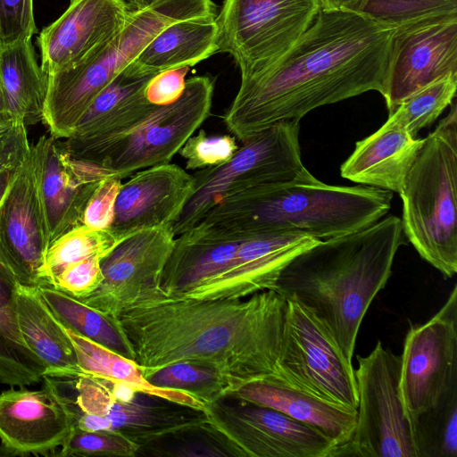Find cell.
<instances>
[{"label": "cell", "mask_w": 457, "mask_h": 457, "mask_svg": "<svg viewBox=\"0 0 457 457\" xmlns=\"http://www.w3.org/2000/svg\"><path fill=\"white\" fill-rule=\"evenodd\" d=\"M396 28L349 9H321L267 69L240 81L222 115L241 143L284 120L375 90L386 94Z\"/></svg>", "instance_id": "obj_1"}, {"label": "cell", "mask_w": 457, "mask_h": 457, "mask_svg": "<svg viewBox=\"0 0 457 457\" xmlns=\"http://www.w3.org/2000/svg\"><path fill=\"white\" fill-rule=\"evenodd\" d=\"M287 298L275 289L237 299L165 296L114 319L144 377L177 361L218 370L233 392L278 377ZM232 392V393H233Z\"/></svg>", "instance_id": "obj_2"}, {"label": "cell", "mask_w": 457, "mask_h": 457, "mask_svg": "<svg viewBox=\"0 0 457 457\" xmlns=\"http://www.w3.org/2000/svg\"><path fill=\"white\" fill-rule=\"evenodd\" d=\"M404 237L401 219L390 215L361 230L320 240L285 266L274 289L310 309L352 362L362 320L386 287Z\"/></svg>", "instance_id": "obj_3"}, {"label": "cell", "mask_w": 457, "mask_h": 457, "mask_svg": "<svg viewBox=\"0 0 457 457\" xmlns=\"http://www.w3.org/2000/svg\"><path fill=\"white\" fill-rule=\"evenodd\" d=\"M392 199L388 190L332 186L313 176L229 195L195 225L237 240L278 232L302 233L325 240L376 223L388 212Z\"/></svg>", "instance_id": "obj_4"}, {"label": "cell", "mask_w": 457, "mask_h": 457, "mask_svg": "<svg viewBox=\"0 0 457 457\" xmlns=\"http://www.w3.org/2000/svg\"><path fill=\"white\" fill-rule=\"evenodd\" d=\"M403 230L445 277L457 272V106L427 137L399 194Z\"/></svg>", "instance_id": "obj_5"}, {"label": "cell", "mask_w": 457, "mask_h": 457, "mask_svg": "<svg viewBox=\"0 0 457 457\" xmlns=\"http://www.w3.org/2000/svg\"><path fill=\"white\" fill-rule=\"evenodd\" d=\"M43 381L65 410L71 425L81 414L97 416L106 422L107 431L117 432L141 448L207 426L203 411L87 374L46 375Z\"/></svg>", "instance_id": "obj_6"}, {"label": "cell", "mask_w": 457, "mask_h": 457, "mask_svg": "<svg viewBox=\"0 0 457 457\" xmlns=\"http://www.w3.org/2000/svg\"><path fill=\"white\" fill-rule=\"evenodd\" d=\"M298 120L278 122L242 143L233 157L193 174L195 191L178 220L175 236L194 225L224 198L255 187L308 179L313 175L302 162Z\"/></svg>", "instance_id": "obj_7"}, {"label": "cell", "mask_w": 457, "mask_h": 457, "mask_svg": "<svg viewBox=\"0 0 457 457\" xmlns=\"http://www.w3.org/2000/svg\"><path fill=\"white\" fill-rule=\"evenodd\" d=\"M357 361L355 428L333 457H418L400 394L401 355L378 340L368 355H357Z\"/></svg>", "instance_id": "obj_8"}, {"label": "cell", "mask_w": 457, "mask_h": 457, "mask_svg": "<svg viewBox=\"0 0 457 457\" xmlns=\"http://www.w3.org/2000/svg\"><path fill=\"white\" fill-rule=\"evenodd\" d=\"M321 0H224L215 18L219 53L248 80L273 63L310 28Z\"/></svg>", "instance_id": "obj_9"}, {"label": "cell", "mask_w": 457, "mask_h": 457, "mask_svg": "<svg viewBox=\"0 0 457 457\" xmlns=\"http://www.w3.org/2000/svg\"><path fill=\"white\" fill-rule=\"evenodd\" d=\"M206 431L235 457H333L322 433L270 407L233 395L206 403Z\"/></svg>", "instance_id": "obj_10"}, {"label": "cell", "mask_w": 457, "mask_h": 457, "mask_svg": "<svg viewBox=\"0 0 457 457\" xmlns=\"http://www.w3.org/2000/svg\"><path fill=\"white\" fill-rule=\"evenodd\" d=\"M279 374L324 401L357 409L354 369L325 324L306 306L287 298Z\"/></svg>", "instance_id": "obj_11"}, {"label": "cell", "mask_w": 457, "mask_h": 457, "mask_svg": "<svg viewBox=\"0 0 457 457\" xmlns=\"http://www.w3.org/2000/svg\"><path fill=\"white\" fill-rule=\"evenodd\" d=\"M213 91L211 77L190 78L178 100L158 106L133 130L109 145L96 165L123 179L141 169L170 162L210 116Z\"/></svg>", "instance_id": "obj_12"}, {"label": "cell", "mask_w": 457, "mask_h": 457, "mask_svg": "<svg viewBox=\"0 0 457 457\" xmlns=\"http://www.w3.org/2000/svg\"><path fill=\"white\" fill-rule=\"evenodd\" d=\"M457 388V286L440 310L411 325L401 354L400 394L408 418L437 405Z\"/></svg>", "instance_id": "obj_13"}, {"label": "cell", "mask_w": 457, "mask_h": 457, "mask_svg": "<svg viewBox=\"0 0 457 457\" xmlns=\"http://www.w3.org/2000/svg\"><path fill=\"white\" fill-rule=\"evenodd\" d=\"M172 224L141 229L102 259L103 281L79 300L115 319L123 310L168 296L162 278L175 242Z\"/></svg>", "instance_id": "obj_14"}, {"label": "cell", "mask_w": 457, "mask_h": 457, "mask_svg": "<svg viewBox=\"0 0 457 457\" xmlns=\"http://www.w3.org/2000/svg\"><path fill=\"white\" fill-rule=\"evenodd\" d=\"M457 76V14L398 28L385 98L388 114L418 90Z\"/></svg>", "instance_id": "obj_15"}, {"label": "cell", "mask_w": 457, "mask_h": 457, "mask_svg": "<svg viewBox=\"0 0 457 457\" xmlns=\"http://www.w3.org/2000/svg\"><path fill=\"white\" fill-rule=\"evenodd\" d=\"M131 11L125 0H70L37 37L42 70L52 75L94 58L122 30Z\"/></svg>", "instance_id": "obj_16"}, {"label": "cell", "mask_w": 457, "mask_h": 457, "mask_svg": "<svg viewBox=\"0 0 457 457\" xmlns=\"http://www.w3.org/2000/svg\"><path fill=\"white\" fill-rule=\"evenodd\" d=\"M37 191L49 243L82 224L86 206L110 171L73 158L64 142L41 136L31 145Z\"/></svg>", "instance_id": "obj_17"}, {"label": "cell", "mask_w": 457, "mask_h": 457, "mask_svg": "<svg viewBox=\"0 0 457 457\" xmlns=\"http://www.w3.org/2000/svg\"><path fill=\"white\" fill-rule=\"evenodd\" d=\"M49 245L30 145L0 205V262L21 284L37 286Z\"/></svg>", "instance_id": "obj_18"}, {"label": "cell", "mask_w": 457, "mask_h": 457, "mask_svg": "<svg viewBox=\"0 0 457 457\" xmlns=\"http://www.w3.org/2000/svg\"><path fill=\"white\" fill-rule=\"evenodd\" d=\"M154 75L124 68L95 98L64 145L75 159L96 164L102 153L126 136L159 105L145 95Z\"/></svg>", "instance_id": "obj_19"}, {"label": "cell", "mask_w": 457, "mask_h": 457, "mask_svg": "<svg viewBox=\"0 0 457 457\" xmlns=\"http://www.w3.org/2000/svg\"><path fill=\"white\" fill-rule=\"evenodd\" d=\"M128 178L109 228L118 242L141 229L172 224L195 191L193 175L175 163L141 169Z\"/></svg>", "instance_id": "obj_20"}, {"label": "cell", "mask_w": 457, "mask_h": 457, "mask_svg": "<svg viewBox=\"0 0 457 457\" xmlns=\"http://www.w3.org/2000/svg\"><path fill=\"white\" fill-rule=\"evenodd\" d=\"M319 241L312 236L294 232L246 237L241 240L235 257L226 269L184 297L237 299L274 289L285 266Z\"/></svg>", "instance_id": "obj_21"}, {"label": "cell", "mask_w": 457, "mask_h": 457, "mask_svg": "<svg viewBox=\"0 0 457 457\" xmlns=\"http://www.w3.org/2000/svg\"><path fill=\"white\" fill-rule=\"evenodd\" d=\"M71 429L68 415L46 387L11 386L0 394V440L11 454H47L61 447Z\"/></svg>", "instance_id": "obj_22"}, {"label": "cell", "mask_w": 457, "mask_h": 457, "mask_svg": "<svg viewBox=\"0 0 457 457\" xmlns=\"http://www.w3.org/2000/svg\"><path fill=\"white\" fill-rule=\"evenodd\" d=\"M424 140L388 117L378 130L356 142L340 174L353 182L400 194Z\"/></svg>", "instance_id": "obj_23"}, {"label": "cell", "mask_w": 457, "mask_h": 457, "mask_svg": "<svg viewBox=\"0 0 457 457\" xmlns=\"http://www.w3.org/2000/svg\"><path fill=\"white\" fill-rule=\"evenodd\" d=\"M230 395L270 407L312 427L333 441L337 449L350 441L355 428L357 409L324 401L278 377L248 382Z\"/></svg>", "instance_id": "obj_24"}, {"label": "cell", "mask_w": 457, "mask_h": 457, "mask_svg": "<svg viewBox=\"0 0 457 457\" xmlns=\"http://www.w3.org/2000/svg\"><path fill=\"white\" fill-rule=\"evenodd\" d=\"M241 240L195 225L175 237L165 265L162 289L170 297H184L232 262Z\"/></svg>", "instance_id": "obj_25"}, {"label": "cell", "mask_w": 457, "mask_h": 457, "mask_svg": "<svg viewBox=\"0 0 457 457\" xmlns=\"http://www.w3.org/2000/svg\"><path fill=\"white\" fill-rule=\"evenodd\" d=\"M219 53L215 18L172 22L160 31L125 68L143 75L191 67Z\"/></svg>", "instance_id": "obj_26"}, {"label": "cell", "mask_w": 457, "mask_h": 457, "mask_svg": "<svg viewBox=\"0 0 457 457\" xmlns=\"http://www.w3.org/2000/svg\"><path fill=\"white\" fill-rule=\"evenodd\" d=\"M17 308L23 338L46 365V375L79 374L75 348L66 328L42 299L37 286L19 283Z\"/></svg>", "instance_id": "obj_27"}, {"label": "cell", "mask_w": 457, "mask_h": 457, "mask_svg": "<svg viewBox=\"0 0 457 457\" xmlns=\"http://www.w3.org/2000/svg\"><path fill=\"white\" fill-rule=\"evenodd\" d=\"M0 84L12 121H43L48 75L37 63L31 38L0 45Z\"/></svg>", "instance_id": "obj_28"}, {"label": "cell", "mask_w": 457, "mask_h": 457, "mask_svg": "<svg viewBox=\"0 0 457 457\" xmlns=\"http://www.w3.org/2000/svg\"><path fill=\"white\" fill-rule=\"evenodd\" d=\"M19 283L0 262V382L21 387L42 380L46 367L28 346L20 328Z\"/></svg>", "instance_id": "obj_29"}, {"label": "cell", "mask_w": 457, "mask_h": 457, "mask_svg": "<svg viewBox=\"0 0 457 457\" xmlns=\"http://www.w3.org/2000/svg\"><path fill=\"white\" fill-rule=\"evenodd\" d=\"M74 345L80 373L129 386L138 392L164 398L204 411L205 403L194 395L177 389L152 385L141 373L137 363L66 328Z\"/></svg>", "instance_id": "obj_30"}, {"label": "cell", "mask_w": 457, "mask_h": 457, "mask_svg": "<svg viewBox=\"0 0 457 457\" xmlns=\"http://www.w3.org/2000/svg\"><path fill=\"white\" fill-rule=\"evenodd\" d=\"M37 288L42 299L64 328L134 360L129 341L114 319L51 286L40 284Z\"/></svg>", "instance_id": "obj_31"}, {"label": "cell", "mask_w": 457, "mask_h": 457, "mask_svg": "<svg viewBox=\"0 0 457 457\" xmlns=\"http://www.w3.org/2000/svg\"><path fill=\"white\" fill-rule=\"evenodd\" d=\"M118 243L108 229H93L84 224L72 228L49 245L40 284L48 285L71 264L95 256L105 257Z\"/></svg>", "instance_id": "obj_32"}, {"label": "cell", "mask_w": 457, "mask_h": 457, "mask_svg": "<svg viewBox=\"0 0 457 457\" xmlns=\"http://www.w3.org/2000/svg\"><path fill=\"white\" fill-rule=\"evenodd\" d=\"M418 457H457V388L412 422Z\"/></svg>", "instance_id": "obj_33"}, {"label": "cell", "mask_w": 457, "mask_h": 457, "mask_svg": "<svg viewBox=\"0 0 457 457\" xmlns=\"http://www.w3.org/2000/svg\"><path fill=\"white\" fill-rule=\"evenodd\" d=\"M145 378L157 387L185 391L205 404L233 392L230 383L218 370L188 361L162 366Z\"/></svg>", "instance_id": "obj_34"}, {"label": "cell", "mask_w": 457, "mask_h": 457, "mask_svg": "<svg viewBox=\"0 0 457 457\" xmlns=\"http://www.w3.org/2000/svg\"><path fill=\"white\" fill-rule=\"evenodd\" d=\"M457 76L438 79L403 100L388 117L400 123L412 137L430 126L454 100Z\"/></svg>", "instance_id": "obj_35"}, {"label": "cell", "mask_w": 457, "mask_h": 457, "mask_svg": "<svg viewBox=\"0 0 457 457\" xmlns=\"http://www.w3.org/2000/svg\"><path fill=\"white\" fill-rule=\"evenodd\" d=\"M357 12L396 29L457 14L449 0H363Z\"/></svg>", "instance_id": "obj_36"}, {"label": "cell", "mask_w": 457, "mask_h": 457, "mask_svg": "<svg viewBox=\"0 0 457 457\" xmlns=\"http://www.w3.org/2000/svg\"><path fill=\"white\" fill-rule=\"evenodd\" d=\"M60 449L62 456L134 457L141 446L117 432L71 428Z\"/></svg>", "instance_id": "obj_37"}, {"label": "cell", "mask_w": 457, "mask_h": 457, "mask_svg": "<svg viewBox=\"0 0 457 457\" xmlns=\"http://www.w3.org/2000/svg\"><path fill=\"white\" fill-rule=\"evenodd\" d=\"M238 147L234 137H209L201 129L196 135L189 137L178 153L186 160L187 170H201L226 163Z\"/></svg>", "instance_id": "obj_38"}, {"label": "cell", "mask_w": 457, "mask_h": 457, "mask_svg": "<svg viewBox=\"0 0 457 457\" xmlns=\"http://www.w3.org/2000/svg\"><path fill=\"white\" fill-rule=\"evenodd\" d=\"M102 259L95 256L71 264L61 270L48 286L75 298H83L94 292L103 281Z\"/></svg>", "instance_id": "obj_39"}, {"label": "cell", "mask_w": 457, "mask_h": 457, "mask_svg": "<svg viewBox=\"0 0 457 457\" xmlns=\"http://www.w3.org/2000/svg\"><path fill=\"white\" fill-rule=\"evenodd\" d=\"M33 0H0V45L31 38L37 31Z\"/></svg>", "instance_id": "obj_40"}, {"label": "cell", "mask_w": 457, "mask_h": 457, "mask_svg": "<svg viewBox=\"0 0 457 457\" xmlns=\"http://www.w3.org/2000/svg\"><path fill=\"white\" fill-rule=\"evenodd\" d=\"M121 184L122 179L113 173L101 180L86 206L82 224L93 229L109 230Z\"/></svg>", "instance_id": "obj_41"}, {"label": "cell", "mask_w": 457, "mask_h": 457, "mask_svg": "<svg viewBox=\"0 0 457 457\" xmlns=\"http://www.w3.org/2000/svg\"><path fill=\"white\" fill-rule=\"evenodd\" d=\"M29 148L26 125L13 121L11 129L0 140V205Z\"/></svg>", "instance_id": "obj_42"}, {"label": "cell", "mask_w": 457, "mask_h": 457, "mask_svg": "<svg viewBox=\"0 0 457 457\" xmlns=\"http://www.w3.org/2000/svg\"><path fill=\"white\" fill-rule=\"evenodd\" d=\"M190 67L167 70L155 74L147 83L145 95L155 105H166L178 100L186 86V75Z\"/></svg>", "instance_id": "obj_43"}, {"label": "cell", "mask_w": 457, "mask_h": 457, "mask_svg": "<svg viewBox=\"0 0 457 457\" xmlns=\"http://www.w3.org/2000/svg\"><path fill=\"white\" fill-rule=\"evenodd\" d=\"M322 9H349L356 11L363 0H321Z\"/></svg>", "instance_id": "obj_44"}, {"label": "cell", "mask_w": 457, "mask_h": 457, "mask_svg": "<svg viewBox=\"0 0 457 457\" xmlns=\"http://www.w3.org/2000/svg\"><path fill=\"white\" fill-rule=\"evenodd\" d=\"M12 120L0 84V122Z\"/></svg>", "instance_id": "obj_45"}, {"label": "cell", "mask_w": 457, "mask_h": 457, "mask_svg": "<svg viewBox=\"0 0 457 457\" xmlns=\"http://www.w3.org/2000/svg\"><path fill=\"white\" fill-rule=\"evenodd\" d=\"M132 10L143 9L162 0H125Z\"/></svg>", "instance_id": "obj_46"}, {"label": "cell", "mask_w": 457, "mask_h": 457, "mask_svg": "<svg viewBox=\"0 0 457 457\" xmlns=\"http://www.w3.org/2000/svg\"><path fill=\"white\" fill-rule=\"evenodd\" d=\"M12 125V120L0 122V140L8 133Z\"/></svg>", "instance_id": "obj_47"}, {"label": "cell", "mask_w": 457, "mask_h": 457, "mask_svg": "<svg viewBox=\"0 0 457 457\" xmlns=\"http://www.w3.org/2000/svg\"><path fill=\"white\" fill-rule=\"evenodd\" d=\"M449 1H452V2H456V3H457V0H449Z\"/></svg>", "instance_id": "obj_48"}]
</instances>
